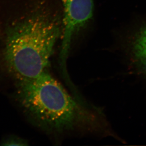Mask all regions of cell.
<instances>
[{
  "label": "cell",
  "mask_w": 146,
  "mask_h": 146,
  "mask_svg": "<svg viewBox=\"0 0 146 146\" xmlns=\"http://www.w3.org/2000/svg\"><path fill=\"white\" fill-rule=\"evenodd\" d=\"M62 28V8L52 7L47 0H32L5 28L0 58L3 70L15 80L47 70Z\"/></svg>",
  "instance_id": "6da1fadb"
},
{
  "label": "cell",
  "mask_w": 146,
  "mask_h": 146,
  "mask_svg": "<svg viewBox=\"0 0 146 146\" xmlns=\"http://www.w3.org/2000/svg\"><path fill=\"white\" fill-rule=\"evenodd\" d=\"M15 82L16 100L40 129L62 133L73 130L82 119L79 104L47 70L36 77Z\"/></svg>",
  "instance_id": "7a4b0ae2"
},
{
  "label": "cell",
  "mask_w": 146,
  "mask_h": 146,
  "mask_svg": "<svg viewBox=\"0 0 146 146\" xmlns=\"http://www.w3.org/2000/svg\"><path fill=\"white\" fill-rule=\"evenodd\" d=\"M63 28L60 59L64 70L66 60L75 35L91 19L93 0H61Z\"/></svg>",
  "instance_id": "3957f363"
},
{
  "label": "cell",
  "mask_w": 146,
  "mask_h": 146,
  "mask_svg": "<svg viewBox=\"0 0 146 146\" xmlns=\"http://www.w3.org/2000/svg\"><path fill=\"white\" fill-rule=\"evenodd\" d=\"M133 52L137 62L146 74V27L137 37Z\"/></svg>",
  "instance_id": "277c9868"
},
{
  "label": "cell",
  "mask_w": 146,
  "mask_h": 146,
  "mask_svg": "<svg viewBox=\"0 0 146 146\" xmlns=\"http://www.w3.org/2000/svg\"><path fill=\"white\" fill-rule=\"evenodd\" d=\"M4 146H25L28 142L25 139L16 136H10L4 139L2 142Z\"/></svg>",
  "instance_id": "5b68a950"
}]
</instances>
